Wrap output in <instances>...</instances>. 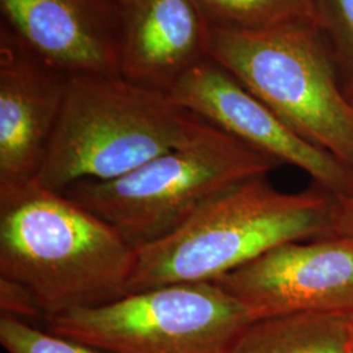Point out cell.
<instances>
[{
  "instance_id": "ba28073f",
  "label": "cell",
  "mask_w": 353,
  "mask_h": 353,
  "mask_svg": "<svg viewBox=\"0 0 353 353\" xmlns=\"http://www.w3.org/2000/svg\"><path fill=\"white\" fill-rule=\"evenodd\" d=\"M168 94L252 150L301 169L332 196H353V170L296 134L214 59L192 65Z\"/></svg>"
},
{
  "instance_id": "3957f363",
  "label": "cell",
  "mask_w": 353,
  "mask_h": 353,
  "mask_svg": "<svg viewBox=\"0 0 353 353\" xmlns=\"http://www.w3.org/2000/svg\"><path fill=\"white\" fill-rule=\"evenodd\" d=\"M207 122L168 93L121 75H70L38 183L64 192L110 181L194 139Z\"/></svg>"
},
{
  "instance_id": "2e32d148",
  "label": "cell",
  "mask_w": 353,
  "mask_h": 353,
  "mask_svg": "<svg viewBox=\"0 0 353 353\" xmlns=\"http://www.w3.org/2000/svg\"><path fill=\"white\" fill-rule=\"evenodd\" d=\"M0 309L1 316H13L23 321L43 318L34 296L24 285L0 278Z\"/></svg>"
},
{
  "instance_id": "e0dca14e",
  "label": "cell",
  "mask_w": 353,
  "mask_h": 353,
  "mask_svg": "<svg viewBox=\"0 0 353 353\" xmlns=\"http://www.w3.org/2000/svg\"><path fill=\"white\" fill-rule=\"evenodd\" d=\"M353 239V196H334L330 236Z\"/></svg>"
},
{
  "instance_id": "5b68a950",
  "label": "cell",
  "mask_w": 353,
  "mask_h": 353,
  "mask_svg": "<svg viewBox=\"0 0 353 353\" xmlns=\"http://www.w3.org/2000/svg\"><path fill=\"white\" fill-rule=\"evenodd\" d=\"M214 59L301 138L353 170V101L316 26L210 28Z\"/></svg>"
},
{
  "instance_id": "5bb4252c",
  "label": "cell",
  "mask_w": 353,
  "mask_h": 353,
  "mask_svg": "<svg viewBox=\"0 0 353 353\" xmlns=\"http://www.w3.org/2000/svg\"><path fill=\"white\" fill-rule=\"evenodd\" d=\"M319 29L332 43L343 71L345 93L353 101V0H316Z\"/></svg>"
},
{
  "instance_id": "7c38bea8",
  "label": "cell",
  "mask_w": 353,
  "mask_h": 353,
  "mask_svg": "<svg viewBox=\"0 0 353 353\" xmlns=\"http://www.w3.org/2000/svg\"><path fill=\"white\" fill-rule=\"evenodd\" d=\"M353 316L294 313L250 322L227 353H350Z\"/></svg>"
},
{
  "instance_id": "8fae6325",
  "label": "cell",
  "mask_w": 353,
  "mask_h": 353,
  "mask_svg": "<svg viewBox=\"0 0 353 353\" xmlns=\"http://www.w3.org/2000/svg\"><path fill=\"white\" fill-rule=\"evenodd\" d=\"M210 28L195 0H130L122 10L119 75L168 93L208 58Z\"/></svg>"
},
{
  "instance_id": "4fadbf2b",
  "label": "cell",
  "mask_w": 353,
  "mask_h": 353,
  "mask_svg": "<svg viewBox=\"0 0 353 353\" xmlns=\"http://www.w3.org/2000/svg\"><path fill=\"white\" fill-rule=\"evenodd\" d=\"M210 26L268 30L284 26L319 28L316 0H195Z\"/></svg>"
},
{
  "instance_id": "d6986e66",
  "label": "cell",
  "mask_w": 353,
  "mask_h": 353,
  "mask_svg": "<svg viewBox=\"0 0 353 353\" xmlns=\"http://www.w3.org/2000/svg\"><path fill=\"white\" fill-rule=\"evenodd\" d=\"M350 353H353V321L351 326V341H350Z\"/></svg>"
},
{
  "instance_id": "7a4b0ae2",
  "label": "cell",
  "mask_w": 353,
  "mask_h": 353,
  "mask_svg": "<svg viewBox=\"0 0 353 353\" xmlns=\"http://www.w3.org/2000/svg\"><path fill=\"white\" fill-rule=\"evenodd\" d=\"M334 196L283 192L267 176L232 186L176 232L137 252L126 294L216 281L278 246L330 236Z\"/></svg>"
},
{
  "instance_id": "6da1fadb",
  "label": "cell",
  "mask_w": 353,
  "mask_h": 353,
  "mask_svg": "<svg viewBox=\"0 0 353 353\" xmlns=\"http://www.w3.org/2000/svg\"><path fill=\"white\" fill-rule=\"evenodd\" d=\"M137 252L97 214L37 181L0 198V278L50 319L126 294Z\"/></svg>"
},
{
  "instance_id": "9a60e30c",
  "label": "cell",
  "mask_w": 353,
  "mask_h": 353,
  "mask_svg": "<svg viewBox=\"0 0 353 353\" xmlns=\"http://www.w3.org/2000/svg\"><path fill=\"white\" fill-rule=\"evenodd\" d=\"M0 343L7 353H103L8 316H0Z\"/></svg>"
},
{
  "instance_id": "8992f818",
  "label": "cell",
  "mask_w": 353,
  "mask_h": 353,
  "mask_svg": "<svg viewBox=\"0 0 353 353\" xmlns=\"http://www.w3.org/2000/svg\"><path fill=\"white\" fill-rule=\"evenodd\" d=\"M252 322L216 281L176 283L46 319V330L103 353H227Z\"/></svg>"
},
{
  "instance_id": "277c9868",
  "label": "cell",
  "mask_w": 353,
  "mask_h": 353,
  "mask_svg": "<svg viewBox=\"0 0 353 353\" xmlns=\"http://www.w3.org/2000/svg\"><path fill=\"white\" fill-rule=\"evenodd\" d=\"M278 161L208 123L189 143L110 181L64 191L113 227L138 252L182 227L216 196Z\"/></svg>"
},
{
  "instance_id": "52a82bcc",
  "label": "cell",
  "mask_w": 353,
  "mask_h": 353,
  "mask_svg": "<svg viewBox=\"0 0 353 353\" xmlns=\"http://www.w3.org/2000/svg\"><path fill=\"white\" fill-rule=\"evenodd\" d=\"M305 241L278 246L216 283L252 321L294 313L353 316V239Z\"/></svg>"
},
{
  "instance_id": "30bf717a",
  "label": "cell",
  "mask_w": 353,
  "mask_h": 353,
  "mask_svg": "<svg viewBox=\"0 0 353 353\" xmlns=\"http://www.w3.org/2000/svg\"><path fill=\"white\" fill-rule=\"evenodd\" d=\"M4 23L65 75H119L122 10L109 0H0Z\"/></svg>"
},
{
  "instance_id": "9c48e42d",
  "label": "cell",
  "mask_w": 353,
  "mask_h": 353,
  "mask_svg": "<svg viewBox=\"0 0 353 353\" xmlns=\"http://www.w3.org/2000/svg\"><path fill=\"white\" fill-rule=\"evenodd\" d=\"M67 79L1 23L0 198L36 181L61 115Z\"/></svg>"
},
{
  "instance_id": "ac0fdd59",
  "label": "cell",
  "mask_w": 353,
  "mask_h": 353,
  "mask_svg": "<svg viewBox=\"0 0 353 353\" xmlns=\"http://www.w3.org/2000/svg\"><path fill=\"white\" fill-rule=\"evenodd\" d=\"M110 3H113L114 6H117L118 8H121V10H123V7L126 6L127 3L130 1V0H109Z\"/></svg>"
}]
</instances>
